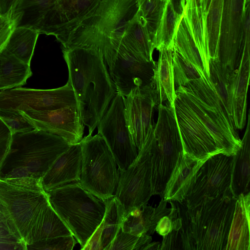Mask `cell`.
I'll list each match as a JSON object with an SVG mask.
<instances>
[{
	"instance_id": "obj_1",
	"label": "cell",
	"mask_w": 250,
	"mask_h": 250,
	"mask_svg": "<svg viewBox=\"0 0 250 250\" xmlns=\"http://www.w3.org/2000/svg\"><path fill=\"white\" fill-rule=\"evenodd\" d=\"M175 94L184 152L204 160L220 153L235 154L241 140L208 80L201 78L177 87Z\"/></svg>"
},
{
	"instance_id": "obj_2",
	"label": "cell",
	"mask_w": 250,
	"mask_h": 250,
	"mask_svg": "<svg viewBox=\"0 0 250 250\" xmlns=\"http://www.w3.org/2000/svg\"><path fill=\"white\" fill-rule=\"evenodd\" d=\"M77 107L92 135L117 93L100 50L92 47H62Z\"/></svg>"
},
{
	"instance_id": "obj_3",
	"label": "cell",
	"mask_w": 250,
	"mask_h": 250,
	"mask_svg": "<svg viewBox=\"0 0 250 250\" xmlns=\"http://www.w3.org/2000/svg\"><path fill=\"white\" fill-rule=\"evenodd\" d=\"M237 198L231 191L188 208L176 202L183 250H225Z\"/></svg>"
},
{
	"instance_id": "obj_4",
	"label": "cell",
	"mask_w": 250,
	"mask_h": 250,
	"mask_svg": "<svg viewBox=\"0 0 250 250\" xmlns=\"http://www.w3.org/2000/svg\"><path fill=\"white\" fill-rule=\"evenodd\" d=\"M51 206L41 180L0 179V212L8 228L26 250L37 242Z\"/></svg>"
},
{
	"instance_id": "obj_5",
	"label": "cell",
	"mask_w": 250,
	"mask_h": 250,
	"mask_svg": "<svg viewBox=\"0 0 250 250\" xmlns=\"http://www.w3.org/2000/svg\"><path fill=\"white\" fill-rule=\"evenodd\" d=\"M70 144L58 135L35 129L12 134L0 167V179H42Z\"/></svg>"
},
{
	"instance_id": "obj_6",
	"label": "cell",
	"mask_w": 250,
	"mask_h": 250,
	"mask_svg": "<svg viewBox=\"0 0 250 250\" xmlns=\"http://www.w3.org/2000/svg\"><path fill=\"white\" fill-rule=\"evenodd\" d=\"M46 193L51 206L82 249L104 218V202L85 189L79 182L65 184Z\"/></svg>"
},
{
	"instance_id": "obj_7",
	"label": "cell",
	"mask_w": 250,
	"mask_h": 250,
	"mask_svg": "<svg viewBox=\"0 0 250 250\" xmlns=\"http://www.w3.org/2000/svg\"><path fill=\"white\" fill-rule=\"evenodd\" d=\"M138 9L137 0H102L71 33L62 47L97 48L110 40L122 38Z\"/></svg>"
},
{
	"instance_id": "obj_8",
	"label": "cell",
	"mask_w": 250,
	"mask_h": 250,
	"mask_svg": "<svg viewBox=\"0 0 250 250\" xmlns=\"http://www.w3.org/2000/svg\"><path fill=\"white\" fill-rule=\"evenodd\" d=\"M158 116L151 144V183L152 195L163 198L167 183L183 157V146L174 105L157 106Z\"/></svg>"
},
{
	"instance_id": "obj_9",
	"label": "cell",
	"mask_w": 250,
	"mask_h": 250,
	"mask_svg": "<svg viewBox=\"0 0 250 250\" xmlns=\"http://www.w3.org/2000/svg\"><path fill=\"white\" fill-rule=\"evenodd\" d=\"M82 170L81 186L104 202L114 196L119 179L117 164L99 134H88L80 141Z\"/></svg>"
},
{
	"instance_id": "obj_10",
	"label": "cell",
	"mask_w": 250,
	"mask_h": 250,
	"mask_svg": "<svg viewBox=\"0 0 250 250\" xmlns=\"http://www.w3.org/2000/svg\"><path fill=\"white\" fill-rule=\"evenodd\" d=\"M97 49L102 52L108 66L117 93L125 97L133 89L151 82L155 63L147 62L136 54L122 38L110 40Z\"/></svg>"
},
{
	"instance_id": "obj_11",
	"label": "cell",
	"mask_w": 250,
	"mask_h": 250,
	"mask_svg": "<svg viewBox=\"0 0 250 250\" xmlns=\"http://www.w3.org/2000/svg\"><path fill=\"white\" fill-rule=\"evenodd\" d=\"M154 127L138 156L125 170L120 171L114 196L122 205L124 216L132 210L147 205L152 195L151 183V144Z\"/></svg>"
},
{
	"instance_id": "obj_12",
	"label": "cell",
	"mask_w": 250,
	"mask_h": 250,
	"mask_svg": "<svg viewBox=\"0 0 250 250\" xmlns=\"http://www.w3.org/2000/svg\"><path fill=\"white\" fill-rule=\"evenodd\" d=\"M119 167L126 169L136 159L137 148L127 127L123 97L116 93L98 126Z\"/></svg>"
},
{
	"instance_id": "obj_13",
	"label": "cell",
	"mask_w": 250,
	"mask_h": 250,
	"mask_svg": "<svg viewBox=\"0 0 250 250\" xmlns=\"http://www.w3.org/2000/svg\"><path fill=\"white\" fill-rule=\"evenodd\" d=\"M77 106L74 91L67 82L52 89L16 87L0 92V109L19 112L52 110Z\"/></svg>"
},
{
	"instance_id": "obj_14",
	"label": "cell",
	"mask_w": 250,
	"mask_h": 250,
	"mask_svg": "<svg viewBox=\"0 0 250 250\" xmlns=\"http://www.w3.org/2000/svg\"><path fill=\"white\" fill-rule=\"evenodd\" d=\"M233 159V156L220 153L203 163L184 201L187 208L193 207L231 191Z\"/></svg>"
},
{
	"instance_id": "obj_15",
	"label": "cell",
	"mask_w": 250,
	"mask_h": 250,
	"mask_svg": "<svg viewBox=\"0 0 250 250\" xmlns=\"http://www.w3.org/2000/svg\"><path fill=\"white\" fill-rule=\"evenodd\" d=\"M123 97L124 115L127 127L137 149L144 146L154 127V110L160 104L153 85L135 88Z\"/></svg>"
},
{
	"instance_id": "obj_16",
	"label": "cell",
	"mask_w": 250,
	"mask_h": 250,
	"mask_svg": "<svg viewBox=\"0 0 250 250\" xmlns=\"http://www.w3.org/2000/svg\"><path fill=\"white\" fill-rule=\"evenodd\" d=\"M250 0H224L219 41V60L230 72L242 55L243 29Z\"/></svg>"
},
{
	"instance_id": "obj_17",
	"label": "cell",
	"mask_w": 250,
	"mask_h": 250,
	"mask_svg": "<svg viewBox=\"0 0 250 250\" xmlns=\"http://www.w3.org/2000/svg\"><path fill=\"white\" fill-rule=\"evenodd\" d=\"M102 0H57L45 15L37 30L53 35L62 46L71 33L92 13Z\"/></svg>"
},
{
	"instance_id": "obj_18",
	"label": "cell",
	"mask_w": 250,
	"mask_h": 250,
	"mask_svg": "<svg viewBox=\"0 0 250 250\" xmlns=\"http://www.w3.org/2000/svg\"><path fill=\"white\" fill-rule=\"evenodd\" d=\"M21 112L35 129L60 136L70 145L83 139L84 126L77 106Z\"/></svg>"
},
{
	"instance_id": "obj_19",
	"label": "cell",
	"mask_w": 250,
	"mask_h": 250,
	"mask_svg": "<svg viewBox=\"0 0 250 250\" xmlns=\"http://www.w3.org/2000/svg\"><path fill=\"white\" fill-rule=\"evenodd\" d=\"M250 35L244 33L242 52L237 67L232 71L229 94L231 116L235 128L243 129L246 123L247 91L250 75Z\"/></svg>"
},
{
	"instance_id": "obj_20",
	"label": "cell",
	"mask_w": 250,
	"mask_h": 250,
	"mask_svg": "<svg viewBox=\"0 0 250 250\" xmlns=\"http://www.w3.org/2000/svg\"><path fill=\"white\" fill-rule=\"evenodd\" d=\"M82 159L80 143L71 145L57 158L41 179L44 190L47 192L71 182H79Z\"/></svg>"
},
{
	"instance_id": "obj_21",
	"label": "cell",
	"mask_w": 250,
	"mask_h": 250,
	"mask_svg": "<svg viewBox=\"0 0 250 250\" xmlns=\"http://www.w3.org/2000/svg\"><path fill=\"white\" fill-rule=\"evenodd\" d=\"M206 161L184 152L167 183L163 199L167 202H184L198 170Z\"/></svg>"
},
{
	"instance_id": "obj_22",
	"label": "cell",
	"mask_w": 250,
	"mask_h": 250,
	"mask_svg": "<svg viewBox=\"0 0 250 250\" xmlns=\"http://www.w3.org/2000/svg\"><path fill=\"white\" fill-rule=\"evenodd\" d=\"M104 203L105 211L101 223L81 250H106L121 228L124 217L122 205L114 196Z\"/></svg>"
},
{
	"instance_id": "obj_23",
	"label": "cell",
	"mask_w": 250,
	"mask_h": 250,
	"mask_svg": "<svg viewBox=\"0 0 250 250\" xmlns=\"http://www.w3.org/2000/svg\"><path fill=\"white\" fill-rule=\"evenodd\" d=\"M183 16L189 32L198 49L204 71L208 77L210 57L207 14L196 0H186Z\"/></svg>"
},
{
	"instance_id": "obj_24",
	"label": "cell",
	"mask_w": 250,
	"mask_h": 250,
	"mask_svg": "<svg viewBox=\"0 0 250 250\" xmlns=\"http://www.w3.org/2000/svg\"><path fill=\"white\" fill-rule=\"evenodd\" d=\"M167 202L162 198L155 208L145 205L132 210L123 219L122 230L136 236L153 234L160 220L171 210L167 208Z\"/></svg>"
},
{
	"instance_id": "obj_25",
	"label": "cell",
	"mask_w": 250,
	"mask_h": 250,
	"mask_svg": "<svg viewBox=\"0 0 250 250\" xmlns=\"http://www.w3.org/2000/svg\"><path fill=\"white\" fill-rule=\"evenodd\" d=\"M250 192L236 199L225 250H250Z\"/></svg>"
},
{
	"instance_id": "obj_26",
	"label": "cell",
	"mask_w": 250,
	"mask_h": 250,
	"mask_svg": "<svg viewBox=\"0 0 250 250\" xmlns=\"http://www.w3.org/2000/svg\"><path fill=\"white\" fill-rule=\"evenodd\" d=\"M250 115L248 113L247 127L241 140L240 148L233 155L230 190L237 198L240 194L250 192Z\"/></svg>"
},
{
	"instance_id": "obj_27",
	"label": "cell",
	"mask_w": 250,
	"mask_h": 250,
	"mask_svg": "<svg viewBox=\"0 0 250 250\" xmlns=\"http://www.w3.org/2000/svg\"><path fill=\"white\" fill-rule=\"evenodd\" d=\"M158 51L159 58L155 63L151 82L158 94L159 103L167 101L173 105L176 94L172 66L173 48L162 47Z\"/></svg>"
},
{
	"instance_id": "obj_28",
	"label": "cell",
	"mask_w": 250,
	"mask_h": 250,
	"mask_svg": "<svg viewBox=\"0 0 250 250\" xmlns=\"http://www.w3.org/2000/svg\"><path fill=\"white\" fill-rule=\"evenodd\" d=\"M122 40L136 54L147 62L155 63L152 57L155 49L153 41L139 10L129 21Z\"/></svg>"
},
{
	"instance_id": "obj_29",
	"label": "cell",
	"mask_w": 250,
	"mask_h": 250,
	"mask_svg": "<svg viewBox=\"0 0 250 250\" xmlns=\"http://www.w3.org/2000/svg\"><path fill=\"white\" fill-rule=\"evenodd\" d=\"M57 0H20L11 19L16 27L37 28Z\"/></svg>"
},
{
	"instance_id": "obj_30",
	"label": "cell",
	"mask_w": 250,
	"mask_h": 250,
	"mask_svg": "<svg viewBox=\"0 0 250 250\" xmlns=\"http://www.w3.org/2000/svg\"><path fill=\"white\" fill-rule=\"evenodd\" d=\"M0 59L2 90L23 85L32 75L30 65L23 62L4 49L0 52Z\"/></svg>"
},
{
	"instance_id": "obj_31",
	"label": "cell",
	"mask_w": 250,
	"mask_h": 250,
	"mask_svg": "<svg viewBox=\"0 0 250 250\" xmlns=\"http://www.w3.org/2000/svg\"><path fill=\"white\" fill-rule=\"evenodd\" d=\"M39 32L26 27H16L4 48L23 62L30 65Z\"/></svg>"
},
{
	"instance_id": "obj_32",
	"label": "cell",
	"mask_w": 250,
	"mask_h": 250,
	"mask_svg": "<svg viewBox=\"0 0 250 250\" xmlns=\"http://www.w3.org/2000/svg\"><path fill=\"white\" fill-rule=\"evenodd\" d=\"M183 14L175 11L172 0H167L153 39L154 49L158 50L162 47L173 48L174 38Z\"/></svg>"
},
{
	"instance_id": "obj_33",
	"label": "cell",
	"mask_w": 250,
	"mask_h": 250,
	"mask_svg": "<svg viewBox=\"0 0 250 250\" xmlns=\"http://www.w3.org/2000/svg\"><path fill=\"white\" fill-rule=\"evenodd\" d=\"M231 72L219 60H210L208 77L209 82L229 117L233 123L229 94V80Z\"/></svg>"
},
{
	"instance_id": "obj_34",
	"label": "cell",
	"mask_w": 250,
	"mask_h": 250,
	"mask_svg": "<svg viewBox=\"0 0 250 250\" xmlns=\"http://www.w3.org/2000/svg\"><path fill=\"white\" fill-rule=\"evenodd\" d=\"M173 49L189 61L201 73L206 74L198 49L189 32L184 16L174 38Z\"/></svg>"
},
{
	"instance_id": "obj_35",
	"label": "cell",
	"mask_w": 250,
	"mask_h": 250,
	"mask_svg": "<svg viewBox=\"0 0 250 250\" xmlns=\"http://www.w3.org/2000/svg\"><path fill=\"white\" fill-rule=\"evenodd\" d=\"M224 0H211L207 25L210 60H219V41Z\"/></svg>"
},
{
	"instance_id": "obj_36",
	"label": "cell",
	"mask_w": 250,
	"mask_h": 250,
	"mask_svg": "<svg viewBox=\"0 0 250 250\" xmlns=\"http://www.w3.org/2000/svg\"><path fill=\"white\" fill-rule=\"evenodd\" d=\"M137 0L139 12L153 42L155 34L163 16L167 1L162 0Z\"/></svg>"
},
{
	"instance_id": "obj_37",
	"label": "cell",
	"mask_w": 250,
	"mask_h": 250,
	"mask_svg": "<svg viewBox=\"0 0 250 250\" xmlns=\"http://www.w3.org/2000/svg\"><path fill=\"white\" fill-rule=\"evenodd\" d=\"M172 66L175 88L185 86L188 82L207 76L201 73L189 61L173 49Z\"/></svg>"
},
{
	"instance_id": "obj_38",
	"label": "cell",
	"mask_w": 250,
	"mask_h": 250,
	"mask_svg": "<svg viewBox=\"0 0 250 250\" xmlns=\"http://www.w3.org/2000/svg\"><path fill=\"white\" fill-rule=\"evenodd\" d=\"M151 241L152 237L149 235L145 233L140 236L134 235L124 232L121 227L106 250H142Z\"/></svg>"
},
{
	"instance_id": "obj_39",
	"label": "cell",
	"mask_w": 250,
	"mask_h": 250,
	"mask_svg": "<svg viewBox=\"0 0 250 250\" xmlns=\"http://www.w3.org/2000/svg\"><path fill=\"white\" fill-rule=\"evenodd\" d=\"M0 119L8 127L12 134L30 131L35 129L21 112L0 109Z\"/></svg>"
},
{
	"instance_id": "obj_40",
	"label": "cell",
	"mask_w": 250,
	"mask_h": 250,
	"mask_svg": "<svg viewBox=\"0 0 250 250\" xmlns=\"http://www.w3.org/2000/svg\"><path fill=\"white\" fill-rule=\"evenodd\" d=\"M72 235L60 236L40 241L28 250H71L76 243Z\"/></svg>"
},
{
	"instance_id": "obj_41",
	"label": "cell",
	"mask_w": 250,
	"mask_h": 250,
	"mask_svg": "<svg viewBox=\"0 0 250 250\" xmlns=\"http://www.w3.org/2000/svg\"><path fill=\"white\" fill-rule=\"evenodd\" d=\"M26 250L8 228L0 212V250Z\"/></svg>"
},
{
	"instance_id": "obj_42",
	"label": "cell",
	"mask_w": 250,
	"mask_h": 250,
	"mask_svg": "<svg viewBox=\"0 0 250 250\" xmlns=\"http://www.w3.org/2000/svg\"><path fill=\"white\" fill-rule=\"evenodd\" d=\"M171 208L170 212L163 217L158 222L155 231L162 236L171 231L174 228L175 219L177 217L178 208L176 201H169Z\"/></svg>"
},
{
	"instance_id": "obj_43",
	"label": "cell",
	"mask_w": 250,
	"mask_h": 250,
	"mask_svg": "<svg viewBox=\"0 0 250 250\" xmlns=\"http://www.w3.org/2000/svg\"><path fill=\"white\" fill-rule=\"evenodd\" d=\"M16 25L13 20L0 15V52L5 48Z\"/></svg>"
},
{
	"instance_id": "obj_44",
	"label": "cell",
	"mask_w": 250,
	"mask_h": 250,
	"mask_svg": "<svg viewBox=\"0 0 250 250\" xmlns=\"http://www.w3.org/2000/svg\"><path fill=\"white\" fill-rule=\"evenodd\" d=\"M11 137V131L0 119V167L7 153Z\"/></svg>"
},
{
	"instance_id": "obj_45",
	"label": "cell",
	"mask_w": 250,
	"mask_h": 250,
	"mask_svg": "<svg viewBox=\"0 0 250 250\" xmlns=\"http://www.w3.org/2000/svg\"><path fill=\"white\" fill-rule=\"evenodd\" d=\"M20 0H0V15L11 19Z\"/></svg>"
},
{
	"instance_id": "obj_46",
	"label": "cell",
	"mask_w": 250,
	"mask_h": 250,
	"mask_svg": "<svg viewBox=\"0 0 250 250\" xmlns=\"http://www.w3.org/2000/svg\"><path fill=\"white\" fill-rule=\"evenodd\" d=\"M172 2L175 11L180 14H183L186 0H172Z\"/></svg>"
},
{
	"instance_id": "obj_47",
	"label": "cell",
	"mask_w": 250,
	"mask_h": 250,
	"mask_svg": "<svg viewBox=\"0 0 250 250\" xmlns=\"http://www.w3.org/2000/svg\"><path fill=\"white\" fill-rule=\"evenodd\" d=\"M198 4L202 7V9L207 14L211 0H196Z\"/></svg>"
},
{
	"instance_id": "obj_48",
	"label": "cell",
	"mask_w": 250,
	"mask_h": 250,
	"mask_svg": "<svg viewBox=\"0 0 250 250\" xmlns=\"http://www.w3.org/2000/svg\"><path fill=\"white\" fill-rule=\"evenodd\" d=\"M161 244L159 242H150L144 246L142 250H160Z\"/></svg>"
},
{
	"instance_id": "obj_49",
	"label": "cell",
	"mask_w": 250,
	"mask_h": 250,
	"mask_svg": "<svg viewBox=\"0 0 250 250\" xmlns=\"http://www.w3.org/2000/svg\"><path fill=\"white\" fill-rule=\"evenodd\" d=\"M0 89L2 90V86L1 83V61L0 59Z\"/></svg>"
},
{
	"instance_id": "obj_50",
	"label": "cell",
	"mask_w": 250,
	"mask_h": 250,
	"mask_svg": "<svg viewBox=\"0 0 250 250\" xmlns=\"http://www.w3.org/2000/svg\"><path fill=\"white\" fill-rule=\"evenodd\" d=\"M163 0V1H167V0Z\"/></svg>"
}]
</instances>
